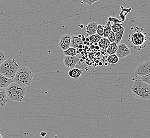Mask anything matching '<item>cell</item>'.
Instances as JSON below:
<instances>
[{
    "label": "cell",
    "instance_id": "obj_45",
    "mask_svg": "<svg viewBox=\"0 0 150 138\" xmlns=\"http://www.w3.org/2000/svg\"><path fill=\"white\" fill-rule=\"evenodd\" d=\"M83 27H84V26H83V25H81V28H83Z\"/></svg>",
    "mask_w": 150,
    "mask_h": 138
},
{
    "label": "cell",
    "instance_id": "obj_21",
    "mask_svg": "<svg viewBox=\"0 0 150 138\" xmlns=\"http://www.w3.org/2000/svg\"><path fill=\"white\" fill-rule=\"evenodd\" d=\"M111 23L108 21L107 25L105 26H103L104 29L103 37L107 38L108 36L110 34V32H111Z\"/></svg>",
    "mask_w": 150,
    "mask_h": 138
},
{
    "label": "cell",
    "instance_id": "obj_42",
    "mask_svg": "<svg viewBox=\"0 0 150 138\" xmlns=\"http://www.w3.org/2000/svg\"><path fill=\"white\" fill-rule=\"evenodd\" d=\"M77 36H78V37L80 38H81V34H79Z\"/></svg>",
    "mask_w": 150,
    "mask_h": 138
},
{
    "label": "cell",
    "instance_id": "obj_37",
    "mask_svg": "<svg viewBox=\"0 0 150 138\" xmlns=\"http://www.w3.org/2000/svg\"><path fill=\"white\" fill-rule=\"evenodd\" d=\"M85 41H86L87 42H90V39L88 38H86Z\"/></svg>",
    "mask_w": 150,
    "mask_h": 138
},
{
    "label": "cell",
    "instance_id": "obj_5",
    "mask_svg": "<svg viewBox=\"0 0 150 138\" xmlns=\"http://www.w3.org/2000/svg\"><path fill=\"white\" fill-rule=\"evenodd\" d=\"M150 61H147L144 62L139 64L138 66L136 67L134 75H135L140 76L141 77L144 75H150Z\"/></svg>",
    "mask_w": 150,
    "mask_h": 138
},
{
    "label": "cell",
    "instance_id": "obj_2",
    "mask_svg": "<svg viewBox=\"0 0 150 138\" xmlns=\"http://www.w3.org/2000/svg\"><path fill=\"white\" fill-rule=\"evenodd\" d=\"M33 77L34 75L30 69L26 66H22L18 70L13 81L25 88L32 84Z\"/></svg>",
    "mask_w": 150,
    "mask_h": 138
},
{
    "label": "cell",
    "instance_id": "obj_39",
    "mask_svg": "<svg viewBox=\"0 0 150 138\" xmlns=\"http://www.w3.org/2000/svg\"><path fill=\"white\" fill-rule=\"evenodd\" d=\"M90 45H91V43H90V42H87V43L86 46H90Z\"/></svg>",
    "mask_w": 150,
    "mask_h": 138
},
{
    "label": "cell",
    "instance_id": "obj_24",
    "mask_svg": "<svg viewBox=\"0 0 150 138\" xmlns=\"http://www.w3.org/2000/svg\"><path fill=\"white\" fill-rule=\"evenodd\" d=\"M96 34L99 35L101 37H103L104 35V29L103 26L101 25H98L97 30H96Z\"/></svg>",
    "mask_w": 150,
    "mask_h": 138
},
{
    "label": "cell",
    "instance_id": "obj_35",
    "mask_svg": "<svg viewBox=\"0 0 150 138\" xmlns=\"http://www.w3.org/2000/svg\"><path fill=\"white\" fill-rule=\"evenodd\" d=\"M81 58L83 60H86V58L85 57V56H81Z\"/></svg>",
    "mask_w": 150,
    "mask_h": 138
},
{
    "label": "cell",
    "instance_id": "obj_30",
    "mask_svg": "<svg viewBox=\"0 0 150 138\" xmlns=\"http://www.w3.org/2000/svg\"><path fill=\"white\" fill-rule=\"evenodd\" d=\"M46 134H47V133L46 132H45V131H42V132H40V135L42 137H45L46 136Z\"/></svg>",
    "mask_w": 150,
    "mask_h": 138
},
{
    "label": "cell",
    "instance_id": "obj_25",
    "mask_svg": "<svg viewBox=\"0 0 150 138\" xmlns=\"http://www.w3.org/2000/svg\"><path fill=\"white\" fill-rule=\"evenodd\" d=\"M108 39L110 42V43H114L115 42V34L113 32H110V34L107 37Z\"/></svg>",
    "mask_w": 150,
    "mask_h": 138
},
{
    "label": "cell",
    "instance_id": "obj_44",
    "mask_svg": "<svg viewBox=\"0 0 150 138\" xmlns=\"http://www.w3.org/2000/svg\"><path fill=\"white\" fill-rule=\"evenodd\" d=\"M0 138H2V135L1 133H0Z\"/></svg>",
    "mask_w": 150,
    "mask_h": 138
},
{
    "label": "cell",
    "instance_id": "obj_10",
    "mask_svg": "<svg viewBox=\"0 0 150 138\" xmlns=\"http://www.w3.org/2000/svg\"><path fill=\"white\" fill-rule=\"evenodd\" d=\"M98 24L95 22H91L86 26V32L88 36H92L96 34Z\"/></svg>",
    "mask_w": 150,
    "mask_h": 138
},
{
    "label": "cell",
    "instance_id": "obj_19",
    "mask_svg": "<svg viewBox=\"0 0 150 138\" xmlns=\"http://www.w3.org/2000/svg\"><path fill=\"white\" fill-rule=\"evenodd\" d=\"M77 50L71 47H70L69 49L63 51V53L65 56H75L77 55Z\"/></svg>",
    "mask_w": 150,
    "mask_h": 138
},
{
    "label": "cell",
    "instance_id": "obj_7",
    "mask_svg": "<svg viewBox=\"0 0 150 138\" xmlns=\"http://www.w3.org/2000/svg\"><path fill=\"white\" fill-rule=\"evenodd\" d=\"M81 58V55L77 54L75 56H65L64 58V63L65 66L68 68H75Z\"/></svg>",
    "mask_w": 150,
    "mask_h": 138
},
{
    "label": "cell",
    "instance_id": "obj_8",
    "mask_svg": "<svg viewBox=\"0 0 150 138\" xmlns=\"http://www.w3.org/2000/svg\"><path fill=\"white\" fill-rule=\"evenodd\" d=\"M131 53V51L129 47L124 43L117 45V49L115 54L119 58H123L129 56Z\"/></svg>",
    "mask_w": 150,
    "mask_h": 138
},
{
    "label": "cell",
    "instance_id": "obj_47",
    "mask_svg": "<svg viewBox=\"0 0 150 138\" xmlns=\"http://www.w3.org/2000/svg\"><path fill=\"white\" fill-rule=\"evenodd\" d=\"M108 63H105V65H106V66H107V65H108Z\"/></svg>",
    "mask_w": 150,
    "mask_h": 138
},
{
    "label": "cell",
    "instance_id": "obj_46",
    "mask_svg": "<svg viewBox=\"0 0 150 138\" xmlns=\"http://www.w3.org/2000/svg\"><path fill=\"white\" fill-rule=\"evenodd\" d=\"M86 64H89V62L87 61V62H86Z\"/></svg>",
    "mask_w": 150,
    "mask_h": 138
},
{
    "label": "cell",
    "instance_id": "obj_33",
    "mask_svg": "<svg viewBox=\"0 0 150 138\" xmlns=\"http://www.w3.org/2000/svg\"><path fill=\"white\" fill-rule=\"evenodd\" d=\"M102 65H103V63L102 62H99V63H98V65L100 66H102Z\"/></svg>",
    "mask_w": 150,
    "mask_h": 138
},
{
    "label": "cell",
    "instance_id": "obj_36",
    "mask_svg": "<svg viewBox=\"0 0 150 138\" xmlns=\"http://www.w3.org/2000/svg\"><path fill=\"white\" fill-rule=\"evenodd\" d=\"M81 41L83 42H84L86 40V38H81Z\"/></svg>",
    "mask_w": 150,
    "mask_h": 138
},
{
    "label": "cell",
    "instance_id": "obj_34",
    "mask_svg": "<svg viewBox=\"0 0 150 138\" xmlns=\"http://www.w3.org/2000/svg\"><path fill=\"white\" fill-rule=\"evenodd\" d=\"M77 50H78V52L80 53V54H81V52H83V49H77Z\"/></svg>",
    "mask_w": 150,
    "mask_h": 138
},
{
    "label": "cell",
    "instance_id": "obj_15",
    "mask_svg": "<svg viewBox=\"0 0 150 138\" xmlns=\"http://www.w3.org/2000/svg\"><path fill=\"white\" fill-rule=\"evenodd\" d=\"M121 11L120 12L119 14V17L120 19V21L121 22H124L126 20V17L127 16V15L130 13L132 11V8H124L123 6H121Z\"/></svg>",
    "mask_w": 150,
    "mask_h": 138
},
{
    "label": "cell",
    "instance_id": "obj_4",
    "mask_svg": "<svg viewBox=\"0 0 150 138\" xmlns=\"http://www.w3.org/2000/svg\"><path fill=\"white\" fill-rule=\"evenodd\" d=\"M19 65L15 59L8 58L0 65V73L10 79H13Z\"/></svg>",
    "mask_w": 150,
    "mask_h": 138
},
{
    "label": "cell",
    "instance_id": "obj_18",
    "mask_svg": "<svg viewBox=\"0 0 150 138\" xmlns=\"http://www.w3.org/2000/svg\"><path fill=\"white\" fill-rule=\"evenodd\" d=\"M125 28L124 27H123L121 30H120L119 32H117L115 33V43L117 44V45L120 43L122 37H123V35L124 34Z\"/></svg>",
    "mask_w": 150,
    "mask_h": 138
},
{
    "label": "cell",
    "instance_id": "obj_11",
    "mask_svg": "<svg viewBox=\"0 0 150 138\" xmlns=\"http://www.w3.org/2000/svg\"><path fill=\"white\" fill-rule=\"evenodd\" d=\"M12 82H13L12 79L6 78L0 73V88L5 89Z\"/></svg>",
    "mask_w": 150,
    "mask_h": 138
},
{
    "label": "cell",
    "instance_id": "obj_9",
    "mask_svg": "<svg viewBox=\"0 0 150 138\" xmlns=\"http://www.w3.org/2000/svg\"><path fill=\"white\" fill-rule=\"evenodd\" d=\"M71 37L70 34H66L61 36L59 43V46L61 50L65 51L69 49L70 47L71 43Z\"/></svg>",
    "mask_w": 150,
    "mask_h": 138
},
{
    "label": "cell",
    "instance_id": "obj_12",
    "mask_svg": "<svg viewBox=\"0 0 150 138\" xmlns=\"http://www.w3.org/2000/svg\"><path fill=\"white\" fill-rule=\"evenodd\" d=\"M83 44V42L81 41V39L78 37L77 36L73 35L71 37L70 47H73L76 49H78V47L79 45Z\"/></svg>",
    "mask_w": 150,
    "mask_h": 138
},
{
    "label": "cell",
    "instance_id": "obj_28",
    "mask_svg": "<svg viewBox=\"0 0 150 138\" xmlns=\"http://www.w3.org/2000/svg\"><path fill=\"white\" fill-rule=\"evenodd\" d=\"M99 0H82L81 3L83 4H87L88 6H92L93 3H96L98 2Z\"/></svg>",
    "mask_w": 150,
    "mask_h": 138
},
{
    "label": "cell",
    "instance_id": "obj_13",
    "mask_svg": "<svg viewBox=\"0 0 150 138\" xmlns=\"http://www.w3.org/2000/svg\"><path fill=\"white\" fill-rule=\"evenodd\" d=\"M68 75L70 78L73 79H78L82 75V70L78 68H73L70 69L68 72Z\"/></svg>",
    "mask_w": 150,
    "mask_h": 138
},
{
    "label": "cell",
    "instance_id": "obj_40",
    "mask_svg": "<svg viewBox=\"0 0 150 138\" xmlns=\"http://www.w3.org/2000/svg\"><path fill=\"white\" fill-rule=\"evenodd\" d=\"M84 49H85V50H87V49H88V46H85V47H84Z\"/></svg>",
    "mask_w": 150,
    "mask_h": 138
},
{
    "label": "cell",
    "instance_id": "obj_6",
    "mask_svg": "<svg viewBox=\"0 0 150 138\" xmlns=\"http://www.w3.org/2000/svg\"><path fill=\"white\" fill-rule=\"evenodd\" d=\"M130 40L134 45L141 46L145 43L146 39L144 34L141 32H137L132 34Z\"/></svg>",
    "mask_w": 150,
    "mask_h": 138
},
{
    "label": "cell",
    "instance_id": "obj_20",
    "mask_svg": "<svg viewBox=\"0 0 150 138\" xmlns=\"http://www.w3.org/2000/svg\"><path fill=\"white\" fill-rule=\"evenodd\" d=\"M118 57L115 54L110 55L107 58V62L111 64H115L119 62Z\"/></svg>",
    "mask_w": 150,
    "mask_h": 138
},
{
    "label": "cell",
    "instance_id": "obj_16",
    "mask_svg": "<svg viewBox=\"0 0 150 138\" xmlns=\"http://www.w3.org/2000/svg\"><path fill=\"white\" fill-rule=\"evenodd\" d=\"M110 43H111L108 39L107 38L102 37L101 38V39L98 42V46L100 47V49L104 51H106Z\"/></svg>",
    "mask_w": 150,
    "mask_h": 138
},
{
    "label": "cell",
    "instance_id": "obj_43",
    "mask_svg": "<svg viewBox=\"0 0 150 138\" xmlns=\"http://www.w3.org/2000/svg\"><path fill=\"white\" fill-rule=\"evenodd\" d=\"M92 63H89V64H88V66H90V65H92Z\"/></svg>",
    "mask_w": 150,
    "mask_h": 138
},
{
    "label": "cell",
    "instance_id": "obj_14",
    "mask_svg": "<svg viewBox=\"0 0 150 138\" xmlns=\"http://www.w3.org/2000/svg\"><path fill=\"white\" fill-rule=\"evenodd\" d=\"M8 101V98L6 94V90L0 88V107L4 106Z\"/></svg>",
    "mask_w": 150,
    "mask_h": 138
},
{
    "label": "cell",
    "instance_id": "obj_23",
    "mask_svg": "<svg viewBox=\"0 0 150 138\" xmlns=\"http://www.w3.org/2000/svg\"><path fill=\"white\" fill-rule=\"evenodd\" d=\"M123 27H124L122 26V24L121 23H113V25H111V31L114 33H115L121 30Z\"/></svg>",
    "mask_w": 150,
    "mask_h": 138
},
{
    "label": "cell",
    "instance_id": "obj_22",
    "mask_svg": "<svg viewBox=\"0 0 150 138\" xmlns=\"http://www.w3.org/2000/svg\"><path fill=\"white\" fill-rule=\"evenodd\" d=\"M101 38L102 37L99 35L96 34H93L92 36H90L88 38L90 39V43L94 44L95 43H98V42L100 40Z\"/></svg>",
    "mask_w": 150,
    "mask_h": 138
},
{
    "label": "cell",
    "instance_id": "obj_29",
    "mask_svg": "<svg viewBox=\"0 0 150 138\" xmlns=\"http://www.w3.org/2000/svg\"><path fill=\"white\" fill-rule=\"evenodd\" d=\"M6 59V55L4 52L0 49V65L3 63L4 61Z\"/></svg>",
    "mask_w": 150,
    "mask_h": 138
},
{
    "label": "cell",
    "instance_id": "obj_26",
    "mask_svg": "<svg viewBox=\"0 0 150 138\" xmlns=\"http://www.w3.org/2000/svg\"><path fill=\"white\" fill-rule=\"evenodd\" d=\"M108 21H110L111 23H122L120 20L118 19V18L115 17H109L108 19Z\"/></svg>",
    "mask_w": 150,
    "mask_h": 138
},
{
    "label": "cell",
    "instance_id": "obj_1",
    "mask_svg": "<svg viewBox=\"0 0 150 138\" xmlns=\"http://www.w3.org/2000/svg\"><path fill=\"white\" fill-rule=\"evenodd\" d=\"M131 91L135 98L146 101L150 100V85L141 80L135 81Z\"/></svg>",
    "mask_w": 150,
    "mask_h": 138
},
{
    "label": "cell",
    "instance_id": "obj_17",
    "mask_svg": "<svg viewBox=\"0 0 150 138\" xmlns=\"http://www.w3.org/2000/svg\"><path fill=\"white\" fill-rule=\"evenodd\" d=\"M117 49V44L114 43H110L109 46H108V49L106 50L107 54L109 55L115 54Z\"/></svg>",
    "mask_w": 150,
    "mask_h": 138
},
{
    "label": "cell",
    "instance_id": "obj_31",
    "mask_svg": "<svg viewBox=\"0 0 150 138\" xmlns=\"http://www.w3.org/2000/svg\"><path fill=\"white\" fill-rule=\"evenodd\" d=\"M95 49H96V50H97V51H98V50L100 49V47L98 45V46H95Z\"/></svg>",
    "mask_w": 150,
    "mask_h": 138
},
{
    "label": "cell",
    "instance_id": "obj_32",
    "mask_svg": "<svg viewBox=\"0 0 150 138\" xmlns=\"http://www.w3.org/2000/svg\"><path fill=\"white\" fill-rule=\"evenodd\" d=\"M90 47H91V49H95V46L94 45H90Z\"/></svg>",
    "mask_w": 150,
    "mask_h": 138
},
{
    "label": "cell",
    "instance_id": "obj_38",
    "mask_svg": "<svg viewBox=\"0 0 150 138\" xmlns=\"http://www.w3.org/2000/svg\"><path fill=\"white\" fill-rule=\"evenodd\" d=\"M87 43V42L86 41H85V42H83V45H84L85 46H86Z\"/></svg>",
    "mask_w": 150,
    "mask_h": 138
},
{
    "label": "cell",
    "instance_id": "obj_27",
    "mask_svg": "<svg viewBox=\"0 0 150 138\" xmlns=\"http://www.w3.org/2000/svg\"><path fill=\"white\" fill-rule=\"evenodd\" d=\"M142 81L147 84H150V75H146L141 77V79Z\"/></svg>",
    "mask_w": 150,
    "mask_h": 138
},
{
    "label": "cell",
    "instance_id": "obj_41",
    "mask_svg": "<svg viewBox=\"0 0 150 138\" xmlns=\"http://www.w3.org/2000/svg\"><path fill=\"white\" fill-rule=\"evenodd\" d=\"M95 62L96 63H99V61L96 60V61H95Z\"/></svg>",
    "mask_w": 150,
    "mask_h": 138
},
{
    "label": "cell",
    "instance_id": "obj_3",
    "mask_svg": "<svg viewBox=\"0 0 150 138\" xmlns=\"http://www.w3.org/2000/svg\"><path fill=\"white\" fill-rule=\"evenodd\" d=\"M7 98L15 102L21 103L26 94L25 87L12 82L9 86L5 88Z\"/></svg>",
    "mask_w": 150,
    "mask_h": 138
}]
</instances>
